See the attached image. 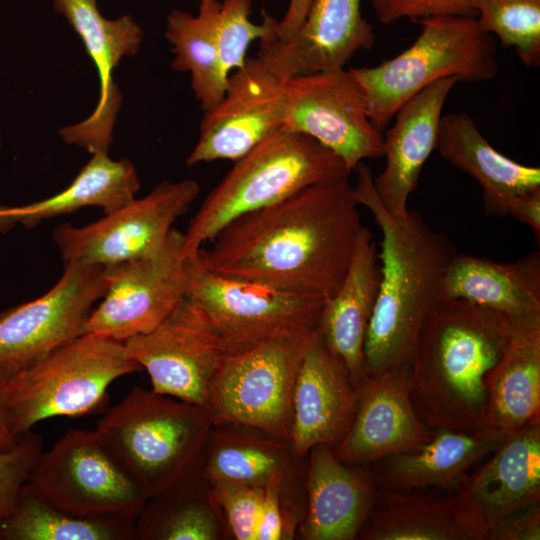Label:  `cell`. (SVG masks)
I'll list each match as a JSON object with an SVG mask.
<instances>
[{"instance_id":"obj_4","label":"cell","mask_w":540,"mask_h":540,"mask_svg":"<svg viewBox=\"0 0 540 540\" xmlns=\"http://www.w3.org/2000/svg\"><path fill=\"white\" fill-rule=\"evenodd\" d=\"M213 426L206 407L136 386L95 430L149 498L199 473Z\"/></svg>"},{"instance_id":"obj_3","label":"cell","mask_w":540,"mask_h":540,"mask_svg":"<svg viewBox=\"0 0 540 540\" xmlns=\"http://www.w3.org/2000/svg\"><path fill=\"white\" fill-rule=\"evenodd\" d=\"M353 193L370 210L381 234L380 284L364 344L366 376L409 367L422 325L441 299L445 271L457 253L450 239L433 230L416 211L393 218L373 188L371 169H354Z\"/></svg>"},{"instance_id":"obj_17","label":"cell","mask_w":540,"mask_h":540,"mask_svg":"<svg viewBox=\"0 0 540 540\" xmlns=\"http://www.w3.org/2000/svg\"><path fill=\"white\" fill-rule=\"evenodd\" d=\"M51 1L82 40L97 69L100 86L92 113L78 123L63 127L59 134L65 143L81 147L90 154L108 153L122 103L114 71L124 57L138 53L144 38L143 29L129 14L105 18L96 0Z\"/></svg>"},{"instance_id":"obj_14","label":"cell","mask_w":540,"mask_h":540,"mask_svg":"<svg viewBox=\"0 0 540 540\" xmlns=\"http://www.w3.org/2000/svg\"><path fill=\"white\" fill-rule=\"evenodd\" d=\"M123 344L126 356L147 371L152 391L207 408L228 353L191 298L185 296L158 327Z\"/></svg>"},{"instance_id":"obj_21","label":"cell","mask_w":540,"mask_h":540,"mask_svg":"<svg viewBox=\"0 0 540 540\" xmlns=\"http://www.w3.org/2000/svg\"><path fill=\"white\" fill-rule=\"evenodd\" d=\"M458 82L456 77H446L421 90L398 109L383 135L385 167L373 177V188L381 205L397 220H404L409 212V197L436 149L444 104Z\"/></svg>"},{"instance_id":"obj_26","label":"cell","mask_w":540,"mask_h":540,"mask_svg":"<svg viewBox=\"0 0 540 540\" xmlns=\"http://www.w3.org/2000/svg\"><path fill=\"white\" fill-rule=\"evenodd\" d=\"M487 526L459 495L378 492L359 533L364 540H485Z\"/></svg>"},{"instance_id":"obj_8","label":"cell","mask_w":540,"mask_h":540,"mask_svg":"<svg viewBox=\"0 0 540 540\" xmlns=\"http://www.w3.org/2000/svg\"><path fill=\"white\" fill-rule=\"evenodd\" d=\"M317 330L227 354L211 384L207 409L214 425L257 429L289 442L295 381Z\"/></svg>"},{"instance_id":"obj_32","label":"cell","mask_w":540,"mask_h":540,"mask_svg":"<svg viewBox=\"0 0 540 540\" xmlns=\"http://www.w3.org/2000/svg\"><path fill=\"white\" fill-rule=\"evenodd\" d=\"M198 1L196 16L177 9L168 14L165 38L174 54L171 68L190 74L193 94L202 109L207 111L220 101L227 81L216 41V22L221 2Z\"/></svg>"},{"instance_id":"obj_35","label":"cell","mask_w":540,"mask_h":540,"mask_svg":"<svg viewBox=\"0 0 540 540\" xmlns=\"http://www.w3.org/2000/svg\"><path fill=\"white\" fill-rule=\"evenodd\" d=\"M482 31L513 48L526 67L540 65V0H472Z\"/></svg>"},{"instance_id":"obj_39","label":"cell","mask_w":540,"mask_h":540,"mask_svg":"<svg viewBox=\"0 0 540 540\" xmlns=\"http://www.w3.org/2000/svg\"><path fill=\"white\" fill-rule=\"evenodd\" d=\"M374 14L384 25L403 19L418 21L441 16L476 17L472 0H370Z\"/></svg>"},{"instance_id":"obj_9","label":"cell","mask_w":540,"mask_h":540,"mask_svg":"<svg viewBox=\"0 0 540 540\" xmlns=\"http://www.w3.org/2000/svg\"><path fill=\"white\" fill-rule=\"evenodd\" d=\"M186 296L202 310L228 354L317 330L325 299L212 273L186 258Z\"/></svg>"},{"instance_id":"obj_12","label":"cell","mask_w":540,"mask_h":540,"mask_svg":"<svg viewBox=\"0 0 540 540\" xmlns=\"http://www.w3.org/2000/svg\"><path fill=\"white\" fill-rule=\"evenodd\" d=\"M198 194L199 185L193 180L164 181L95 222L57 226L52 238L64 264L106 266L138 258L164 245L173 224Z\"/></svg>"},{"instance_id":"obj_34","label":"cell","mask_w":540,"mask_h":540,"mask_svg":"<svg viewBox=\"0 0 540 540\" xmlns=\"http://www.w3.org/2000/svg\"><path fill=\"white\" fill-rule=\"evenodd\" d=\"M135 521L69 513L43 498L29 482L0 523V540H135Z\"/></svg>"},{"instance_id":"obj_41","label":"cell","mask_w":540,"mask_h":540,"mask_svg":"<svg viewBox=\"0 0 540 540\" xmlns=\"http://www.w3.org/2000/svg\"><path fill=\"white\" fill-rule=\"evenodd\" d=\"M540 502L521 508L489 527L485 540H539Z\"/></svg>"},{"instance_id":"obj_23","label":"cell","mask_w":540,"mask_h":540,"mask_svg":"<svg viewBox=\"0 0 540 540\" xmlns=\"http://www.w3.org/2000/svg\"><path fill=\"white\" fill-rule=\"evenodd\" d=\"M307 509L300 531L306 540L358 538L378 490L367 471L340 461L333 448L320 444L309 451Z\"/></svg>"},{"instance_id":"obj_29","label":"cell","mask_w":540,"mask_h":540,"mask_svg":"<svg viewBox=\"0 0 540 540\" xmlns=\"http://www.w3.org/2000/svg\"><path fill=\"white\" fill-rule=\"evenodd\" d=\"M540 424V316L515 319L488 378L487 426L510 433Z\"/></svg>"},{"instance_id":"obj_24","label":"cell","mask_w":540,"mask_h":540,"mask_svg":"<svg viewBox=\"0 0 540 540\" xmlns=\"http://www.w3.org/2000/svg\"><path fill=\"white\" fill-rule=\"evenodd\" d=\"M380 276L379 253L370 230L363 226L344 279L325 301L317 327L325 345L344 363L357 389L366 377L364 344Z\"/></svg>"},{"instance_id":"obj_16","label":"cell","mask_w":540,"mask_h":540,"mask_svg":"<svg viewBox=\"0 0 540 540\" xmlns=\"http://www.w3.org/2000/svg\"><path fill=\"white\" fill-rule=\"evenodd\" d=\"M283 80L247 57L226 81L220 101L205 111L187 164L236 161L283 126Z\"/></svg>"},{"instance_id":"obj_18","label":"cell","mask_w":540,"mask_h":540,"mask_svg":"<svg viewBox=\"0 0 540 540\" xmlns=\"http://www.w3.org/2000/svg\"><path fill=\"white\" fill-rule=\"evenodd\" d=\"M275 32L260 41L257 57L281 80L344 68L376 40L373 26L362 16L361 0H313L290 39L280 41Z\"/></svg>"},{"instance_id":"obj_37","label":"cell","mask_w":540,"mask_h":540,"mask_svg":"<svg viewBox=\"0 0 540 540\" xmlns=\"http://www.w3.org/2000/svg\"><path fill=\"white\" fill-rule=\"evenodd\" d=\"M205 482L226 534L236 540H255L264 487L229 481Z\"/></svg>"},{"instance_id":"obj_27","label":"cell","mask_w":540,"mask_h":540,"mask_svg":"<svg viewBox=\"0 0 540 540\" xmlns=\"http://www.w3.org/2000/svg\"><path fill=\"white\" fill-rule=\"evenodd\" d=\"M441 299H463L511 319L540 316V252L509 263L456 253L442 280Z\"/></svg>"},{"instance_id":"obj_1","label":"cell","mask_w":540,"mask_h":540,"mask_svg":"<svg viewBox=\"0 0 540 540\" xmlns=\"http://www.w3.org/2000/svg\"><path fill=\"white\" fill-rule=\"evenodd\" d=\"M348 180L305 188L225 226L193 259L220 276L332 297L363 227Z\"/></svg>"},{"instance_id":"obj_30","label":"cell","mask_w":540,"mask_h":540,"mask_svg":"<svg viewBox=\"0 0 540 540\" xmlns=\"http://www.w3.org/2000/svg\"><path fill=\"white\" fill-rule=\"evenodd\" d=\"M91 155L69 186L57 194L27 205L0 206V233L17 224L31 229L84 207H101L107 214L134 199L140 188L134 165L126 158L113 160L108 153Z\"/></svg>"},{"instance_id":"obj_13","label":"cell","mask_w":540,"mask_h":540,"mask_svg":"<svg viewBox=\"0 0 540 540\" xmlns=\"http://www.w3.org/2000/svg\"><path fill=\"white\" fill-rule=\"evenodd\" d=\"M283 127L337 154L353 171L383 155V135L371 122L365 93L344 68L283 80Z\"/></svg>"},{"instance_id":"obj_22","label":"cell","mask_w":540,"mask_h":540,"mask_svg":"<svg viewBox=\"0 0 540 540\" xmlns=\"http://www.w3.org/2000/svg\"><path fill=\"white\" fill-rule=\"evenodd\" d=\"M484 460L456 489L488 531L510 513L540 502V424L508 433Z\"/></svg>"},{"instance_id":"obj_10","label":"cell","mask_w":540,"mask_h":540,"mask_svg":"<svg viewBox=\"0 0 540 540\" xmlns=\"http://www.w3.org/2000/svg\"><path fill=\"white\" fill-rule=\"evenodd\" d=\"M28 482L75 515L136 520L147 497L96 430L67 431L37 459Z\"/></svg>"},{"instance_id":"obj_7","label":"cell","mask_w":540,"mask_h":540,"mask_svg":"<svg viewBox=\"0 0 540 540\" xmlns=\"http://www.w3.org/2000/svg\"><path fill=\"white\" fill-rule=\"evenodd\" d=\"M421 32L395 57L373 67L350 68L362 87L372 124L382 132L414 95L446 77L485 82L496 77L498 61L492 36L475 17L441 16L416 21Z\"/></svg>"},{"instance_id":"obj_11","label":"cell","mask_w":540,"mask_h":540,"mask_svg":"<svg viewBox=\"0 0 540 540\" xmlns=\"http://www.w3.org/2000/svg\"><path fill=\"white\" fill-rule=\"evenodd\" d=\"M183 233L172 228L157 251L104 266L106 291L85 325V334L126 340L165 321L186 296Z\"/></svg>"},{"instance_id":"obj_25","label":"cell","mask_w":540,"mask_h":540,"mask_svg":"<svg viewBox=\"0 0 540 540\" xmlns=\"http://www.w3.org/2000/svg\"><path fill=\"white\" fill-rule=\"evenodd\" d=\"M507 434L491 427L473 431L434 429L431 439L421 447L380 460L374 481L383 490L393 491L457 488Z\"/></svg>"},{"instance_id":"obj_5","label":"cell","mask_w":540,"mask_h":540,"mask_svg":"<svg viewBox=\"0 0 540 540\" xmlns=\"http://www.w3.org/2000/svg\"><path fill=\"white\" fill-rule=\"evenodd\" d=\"M352 171L315 139L281 127L248 153L208 194L190 220L182 254L193 256L229 223L314 185L348 180Z\"/></svg>"},{"instance_id":"obj_2","label":"cell","mask_w":540,"mask_h":540,"mask_svg":"<svg viewBox=\"0 0 540 540\" xmlns=\"http://www.w3.org/2000/svg\"><path fill=\"white\" fill-rule=\"evenodd\" d=\"M514 320L463 299H440L432 307L408 370L410 400L427 427H488V378L508 344Z\"/></svg>"},{"instance_id":"obj_31","label":"cell","mask_w":540,"mask_h":540,"mask_svg":"<svg viewBox=\"0 0 540 540\" xmlns=\"http://www.w3.org/2000/svg\"><path fill=\"white\" fill-rule=\"evenodd\" d=\"M295 460L287 441L257 429L214 425L200 466L205 481H229L264 487L275 476L287 477Z\"/></svg>"},{"instance_id":"obj_36","label":"cell","mask_w":540,"mask_h":540,"mask_svg":"<svg viewBox=\"0 0 540 540\" xmlns=\"http://www.w3.org/2000/svg\"><path fill=\"white\" fill-rule=\"evenodd\" d=\"M251 11L252 0L221 2L216 22V41L226 78L244 65L253 41H261L276 30L277 19L263 13V22L256 24L250 20Z\"/></svg>"},{"instance_id":"obj_38","label":"cell","mask_w":540,"mask_h":540,"mask_svg":"<svg viewBox=\"0 0 540 540\" xmlns=\"http://www.w3.org/2000/svg\"><path fill=\"white\" fill-rule=\"evenodd\" d=\"M43 451L42 437L32 430L20 435L14 447L0 449V523L12 512Z\"/></svg>"},{"instance_id":"obj_42","label":"cell","mask_w":540,"mask_h":540,"mask_svg":"<svg viewBox=\"0 0 540 540\" xmlns=\"http://www.w3.org/2000/svg\"><path fill=\"white\" fill-rule=\"evenodd\" d=\"M510 215L528 226L540 238V188L534 189L511 198L507 207Z\"/></svg>"},{"instance_id":"obj_6","label":"cell","mask_w":540,"mask_h":540,"mask_svg":"<svg viewBox=\"0 0 540 540\" xmlns=\"http://www.w3.org/2000/svg\"><path fill=\"white\" fill-rule=\"evenodd\" d=\"M123 342L84 334L12 372L6 395L9 422L16 437L54 417L103 413L110 385L141 371Z\"/></svg>"},{"instance_id":"obj_28","label":"cell","mask_w":540,"mask_h":540,"mask_svg":"<svg viewBox=\"0 0 540 540\" xmlns=\"http://www.w3.org/2000/svg\"><path fill=\"white\" fill-rule=\"evenodd\" d=\"M436 149L446 161L478 182L486 215L507 216L512 197L540 188V168L501 154L464 112L442 115Z\"/></svg>"},{"instance_id":"obj_20","label":"cell","mask_w":540,"mask_h":540,"mask_svg":"<svg viewBox=\"0 0 540 540\" xmlns=\"http://www.w3.org/2000/svg\"><path fill=\"white\" fill-rule=\"evenodd\" d=\"M358 398L344 363L317 331L295 381L289 438L294 459L300 460L320 444L336 446L353 422Z\"/></svg>"},{"instance_id":"obj_44","label":"cell","mask_w":540,"mask_h":540,"mask_svg":"<svg viewBox=\"0 0 540 540\" xmlns=\"http://www.w3.org/2000/svg\"><path fill=\"white\" fill-rule=\"evenodd\" d=\"M12 372L0 365V449L14 447L19 437H16L11 429L7 409L6 385Z\"/></svg>"},{"instance_id":"obj_43","label":"cell","mask_w":540,"mask_h":540,"mask_svg":"<svg viewBox=\"0 0 540 540\" xmlns=\"http://www.w3.org/2000/svg\"><path fill=\"white\" fill-rule=\"evenodd\" d=\"M313 0H289L284 17L278 20L275 38L280 41L290 39L301 27Z\"/></svg>"},{"instance_id":"obj_15","label":"cell","mask_w":540,"mask_h":540,"mask_svg":"<svg viewBox=\"0 0 540 540\" xmlns=\"http://www.w3.org/2000/svg\"><path fill=\"white\" fill-rule=\"evenodd\" d=\"M64 266L45 294L0 313V365L11 372L85 334L93 305L106 291L104 266Z\"/></svg>"},{"instance_id":"obj_33","label":"cell","mask_w":540,"mask_h":540,"mask_svg":"<svg viewBox=\"0 0 540 540\" xmlns=\"http://www.w3.org/2000/svg\"><path fill=\"white\" fill-rule=\"evenodd\" d=\"M135 532L140 540H218L227 536L200 473L147 498L135 520Z\"/></svg>"},{"instance_id":"obj_40","label":"cell","mask_w":540,"mask_h":540,"mask_svg":"<svg viewBox=\"0 0 540 540\" xmlns=\"http://www.w3.org/2000/svg\"><path fill=\"white\" fill-rule=\"evenodd\" d=\"M285 480L286 477L284 476H275L264 486L256 524L255 540L291 538V530L287 528L282 507V489Z\"/></svg>"},{"instance_id":"obj_45","label":"cell","mask_w":540,"mask_h":540,"mask_svg":"<svg viewBox=\"0 0 540 540\" xmlns=\"http://www.w3.org/2000/svg\"><path fill=\"white\" fill-rule=\"evenodd\" d=\"M2 144H3V140H2L1 131H0V152L2 150Z\"/></svg>"},{"instance_id":"obj_19","label":"cell","mask_w":540,"mask_h":540,"mask_svg":"<svg viewBox=\"0 0 540 540\" xmlns=\"http://www.w3.org/2000/svg\"><path fill=\"white\" fill-rule=\"evenodd\" d=\"M409 367L366 376L358 388L353 422L333 448L348 465H361L415 450L432 437L416 414L408 390Z\"/></svg>"}]
</instances>
